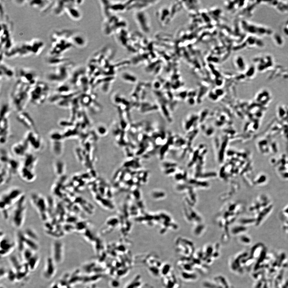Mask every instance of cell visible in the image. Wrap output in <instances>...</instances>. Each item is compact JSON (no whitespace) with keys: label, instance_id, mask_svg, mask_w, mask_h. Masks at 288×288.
I'll list each match as a JSON object with an SVG mask.
<instances>
[{"label":"cell","instance_id":"1","mask_svg":"<svg viewBox=\"0 0 288 288\" xmlns=\"http://www.w3.org/2000/svg\"><path fill=\"white\" fill-rule=\"evenodd\" d=\"M32 87L18 79L12 93L11 101L14 107L18 112L24 111L28 101H30V90Z\"/></svg>","mask_w":288,"mask_h":288},{"label":"cell","instance_id":"2","mask_svg":"<svg viewBox=\"0 0 288 288\" xmlns=\"http://www.w3.org/2000/svg\"><path fill=\"white\" fill-rule=\"evenodd\" d=\"M23 195L22 190L17 187L11 188L1 195V210L4 219L10 218L12 207Z\"/></svg>","mask_w":288,"mask_h":288},{"label":"cell","instance_id":"3","mask_svg":"<svg viewBox=\"0 0 288 288\" xmlns=\"http://www.w3.org/2000/svg\"><path fill=\"white\" fill-rule=\"evenodd\" d=\"M74 63L71 61L59 66H55L47 74L48 81L59 85L66 82L72 72Z\"/></svg>","mask_w":288,"mask_h":288},{"label":"cell","instance_id":"4","mask_svg":"<svg viewBox=\"0 0 288 288\" xmlns=\"http://www.w3.org/2000/svg\"><path fill=\"white\" fill-rule=\"evenodd\" d=\"M26 211V199L25 195H23L11 209L10 218L13 227L20 229L22 227L25 222Z\"/></svg>","mask_w":288,"mask_h":288},{"label":"cell","instance_id":"5","mask_svg":"<svg viewBox=\"0 0 288 288\" xmlns=\"http://www.w3.org/2000/svg\"><path fill=\"white\" fill-rule=\"evenodd\" d=\"M49 92V86L44 82L39 81L31 89L30 101L35 105H41L47 98Z\"/></svg>","mask_w":288,"mask_h":288},{"label":"cell","instance_id":"6","mask_svg":"<svg viewBox=\"0 0 288 288\" xmlns=\"http://www.w3.org/2000/svg\"><path fill=\"white\" fill-rule=\"evenodd\" d=\"M13 40L11 37V27L5 20L1 22V52L11 49L13 46Z\"/></svg>","mask_w":288,"mask_h":288},{"label":"cell","instance_id":"7","mask_svg":"<svg viewBox=\"0 0 288 288\" xmlns=\"http://www.w3.org/2000/svg\"><path fill=\"white\" fill-rule=\"evenodd\" d=\"M31 202L36 209L41 219L46 221L47 219L48 206L46 200L39 194L33 193L31 195Z\"/></svg>","mask_w":288,"mask_h":288},{"label":"cell","instance_id":"8","mask_svg":"<svg viewBox=\"0 0 288 288\" xmlns=\"http://www.w3.org/2000/svg\"><path fill=\"white\" fill-rule=\"evenodd\" d=\"M19 79L30 86L34 87L38 81V76L36 71L28 68H20L17 72Z\"/></svg>","mask_w":288,"mask_h":288},{"label":"cell","instance_id":"9","mask_svg":"<svg viewBox=\"0 0 288 288\" xmlns=\"http://www.w3.org/2000/svg\"><path fill=\"white\" fill-rule=\"evenodd\" d=\"M25 139L30 147H31L36 151H39L43 147V141L37 131H28L25 135Z\"/></svg>","mask_w":288,"mask_h":288},{"label":"cell","instance_id":"10","mask_svg":"<svg viewBox=\"0 0 288 288\" xmlns=\"http://www.w3.org/2000/svg\"><path fill=\"white\" fill-rule=\"evenodd\" d=\"M30 146L25 139L15 143L12 146L11 150L13 154L19 157L24 158L28 153Z\"/></svg>","mask_w":288,"mask_h":288},{"label":"cell","instance_id":"11","mask_svg":"<svg viewBox=\"0 0 288 288\" xmlns=\"http://www.w3.org/2000/svg\"><path fill=\"white\" fill-rule=\"evenodd\" d=\"M17 119L19 122L28 128L29 131H37L34 120L27 112L23 111L18 112Z\"/></svg>","mask_w":288,"mask_h":288},{"label":"cell","instance_id":"12","mask_svg":"<svg viewBox=\"0 0 288 288\" xmlns=\"http://www.w3.org/2000/svg\"><path fill=\"white\" fill-rule=\"evenodd\" d=\"M65 12L74 20H80L82 17L81 11L78 8V6L76 4L75 1H68L65 8Z\"/></svg>","mask_w":288,"mask_h":288},{"label":"cell","instance_id":"13","mask_svg":"<svg viewBox=\"0 0 288 288\" xmlns=\"http://www.w3.org/2000/svg\"><path fill=\"white\" fill-rule=\"evenodd\" d=\"M54 1H29L28 4L30 6L34 9H37L41 11H45L53 7L54 4Z\"/></svg>","mask_w":288,"mask_h":288},{"label":"cell","instance_id":"14","mask_svg":"<svg viewBox=\"0 0 288 288\" xmlns=\"http://www.w3.org/2000/svg\"><path fill=\"white\" fill-rule=\"evenodd\" d=\"M47 62L49 65L55 67L68 62L70 60L63 55H49L47 58Z\"/></svg>","mask_w":288,"mask_h":288},{"label":"cell","instance_id":"15","mask_svg":"<svg viewBox=\"0 0 288 288\" xmlns=\"http://www.w3.org/2000/svg\"><path fill=\"white\" fill-rule=\"evenodd\" d=\"M1 119V144H5L7 141L10 135L9 125L8 119Z\"/></svg>","mask_w":288,"mask_h":288},{"label":"cell","instance_id":"16","mask_svg":"<svg viewBox=\"0 0 288 288\" xmlns=\"http://www.w3.org/2000/svg\"><path fill=\"white\" fill-rule=\"evenodd\" d=\"M51 149L52 153L57 157L61 156L64 150V140H50Z\"/></svg>","mask_w":288,"mask_h":288},{"label":"cell","instance_id":"17","mask_svg":"<svg viewBox=\"0 0 288 288\" xmlns=\"http://www.w3.org/2000/svg\"><path fill=\"white\" fill-rule=\"evenodd\" d=\"M1 61V79L2 77L7 79L13 78L15 74L14 70L4 63L3 61Z\"/></svg>","mask_w":288,"mask_h":288},{"label":"cell","instance_id":"18","mask_svg":"<svg viewBox=\"0 0 288 288\" xmlns=\"http://www.w3.org/2000/svg\"><path fill=\"white\" fill-rule=\"evenodd\" d=\"M70 40L73 44L74 46L83 47L86 44V39L84 36L79 33H74L71 31Z\"/></svg>","mask_w":288,"mask_h":288},{"label":"cell","instance_id":"19","mask_svg":"<svg viewBox=\"0 0 288 288\" xmlns=\"http://www.w3.org/2000/svg\"><path fill=\"white\" fill-rule=\"evenodd\" d=\"M68 1H55L53 5V12L56 15L60 16L65 12V8Z\"/></svg>","mask_w":288,"mask_h":288},{"label":"cell","instance_id":"20","mask_svg":"<svg viewBox=\"0 0 288 288\" xmlns=\"http://www.w3.org/2000/svg\"><path fill=\"white\" fill-rule=\"evenodd\" d=\"M33 48V55H39L43 50L44 44L43 41L39 39H33L30 41Z\"/></svg>","mask_w":288,"mask_h":288},{"label":"cell","instance_id":"21","mask_svg":"<svg viewBox=\"0 0 288 288\" xmlns=\"http://www.w3.org/2000/svg\"><path fill=\"white\" fill-rule=\"evenodd\" d=\"M54 170L57 176H64L66 171V165L65 163L62 160H57L54 163Z\"/></svg>","mask_w":288,"mask_h":288},{"label":"cell","instance_id":"22","mask_svg":"<svg viewBox=\"0 0 288 288\" xmlns=\"http://www.w3.org/2000/svg\"><path fill=\"white\" fill-rule=\"evenodd\" d=\"M1 119H8L11 114V109L8 104H3L1 108Z\"/></svg>","mask_w":288,"mask_h":288}]
</instances>
